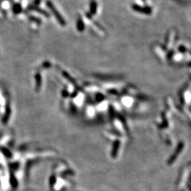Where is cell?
I'll list each match as a JSON object with an SVG mask.
<instances>
[{"label": "cell", "mask_w": 191, "mask_h": 191, "mask_svg": "<svg viewBox=\"0 0 191 191\" xmlns=\"http://www.w3.org/2000/svg\"><path fill=\"white\" fill-rule=\"evenodd\" d=\"M77 29L79 31H83L84 29V23H83V21L81 17H79L78 20H77Z\"/></svg>", "instance_id": "5b68a950"}, {"label": "cell", "mask_w": 191, "mask_h": 191, "mask_svg": "<svg viewBox=\"0 0 191 191\" xmlns=\"http://www.w3.org/2000/svg\"><path fill=\"white\" fill-rule=\"evenodd\" d=\"M134 8H135L134 9L136 10V11H141V10H140V9H141V8H140V7H135V6H134ZM142 10H144V9H142ZM144 12L147 13V14H150V13L151 12V10H150V9H146V10H144Z\"/></svg>", "instance_id": "52a82bcc"}, {"label": "cell", "mask_w": 191, "mask_h": 191, "mask_svg": "<svg viewBox=\"0 0 191 191\" xmlns=\"http://www.w3.org/2000/svg\"><path fill=\"white\" fill-rule=\"evenodd\" d=\"M40 2H41V0H35V1H34V4H35V6L39 5Z\"/></svg>", "instance_id": "ba28073f"}, {"label": "cell", "mask_w": 191, "mask_h": 191, "mask_svg": "<svg viewBox=\"0 0 191 191\" xmlns=\"http://www.w3.org/2000/svg\"><path fill=\"white\" fill-rule=\"evenodd\" d=\"M29 19L30 21H32L33 22H35V23H41V20L39 19V18H36L35 17V16H29Z\"/></svg>", "instance_id": "8992f818"}, {"label": "cell", "mask_w": 191, "mask_h": 191, "mask_svg": "<svg viewBox=\"0 0 191 191\" xmlns=\"http://www.w3.org/2000/svg\"><path fill=\"white\" fill-rule=\"evenodd\" d=\"M28 9L29 10H32V11H37V12L40 13V14H42V15H43V16H45V17H47V18L50 17V14H49L48 13H47V11H45V10H43V9L39 8V7H36V6L31 5V6H29V7H28Z\"/></svg>", "instance_id": "7a4b0ae2"}, {"label": "cell", "mask_w": 191, "mask_h": 191, "mask_svg": "<svg viewBox=\"0 0 191 191\" xmlns=\"http://www.w3.org/2000/svg\"><path fill=\"white\" fill-rule=\"evenodd\" d=\"M46 6H47V7L49 8V9L52 11V13H53V15L55 16V19H57L58 23H59L62 26H66V21H65V19L62 17V16L60 14V13L57 11V9L56 7H55L54 4L52 3V1H50V0L46 1Z\"/></svg>", "instance_id": "6da1fadb"}, {"label": "cell", "mask_w": 191, "mask_h": 191, "mask_svg": "<svg viewBox=\"0 0 191 191\" xmlns=\"http://www.w3.org/2000/svg\"><path fill=\"white\" fill-rule=\"evenodd\" d=\"M90 10L91 12L92 15H94L96 12L97 10V4L96 1L95 0H91V5H90Z\"/></svg>", "instance_id": "3957f363"}, {"label": "cell", "mask_w": 191, "mask_h": 191, "mask_svg": "<svg viewBox=\"0 0 191 191\" xmlns=\"http://www.w3.org/2000/svg\"><path fill=\"white\" fill-rule=\"evenodd\" d=\"M12 10H13V12H14V14H19V13H21L22 11L21 5L20 4H15L14 5V7H13Z\"/></svg>", "instance_id": "277c9868"}]
</instances>
